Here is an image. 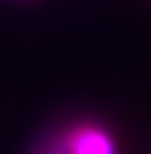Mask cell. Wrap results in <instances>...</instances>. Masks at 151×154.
Instances as JSON below:
<instances>
[{"label":"cell","mask_w":151,"mask_h":154,"mask_svg":"<svg viewBox=\"0 0 151 154\" xmlns=\"http://www.w3.org/2000/svg\"><path fill=\"white\" fill-rule=\"evenodd\" d=\"M71 154H117V144L104 125L94 120H81L65 125Z\"/></svg>","instance_id":"obj_1"},{"label":"cell","mask_w":151,"mask_h":154,"mask_svg":"<svg viewBox=\"0 0 151 154\" xmlns=\"http://www.w3.org/2000/svg\"><path fill=\"white\" fill-rule=\"evenodd\" d=\"M29 154H71L65 125H57V128H50L47 133H42V136L32 144Z\"/></svg>","instance_id":"obj_2"}]
</instances>
